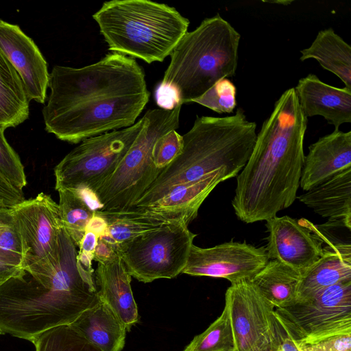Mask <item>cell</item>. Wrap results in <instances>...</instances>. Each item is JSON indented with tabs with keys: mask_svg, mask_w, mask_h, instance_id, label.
I'll use <instances>...</instances> for the list:
<instances>
[{
	"mask_svg": "<svg viewBox=\"0 0 351 351\" xmlns=\"http://www.w3.org/2000/svg\"><path fill=\"white\" fill-rule=\"evenodd\" d=\"M49 87L45 130L74 144L132 126L150 95L135 59L114 52L80 68L54 66Z\"/></svg>",
	"mask_w": 351,
	"mask_h": 351,
	"instance_id": "obj_1",
	"label": "cell"
},
{
	"mask_svg": "<svg viewBox=\"0 0 351 351\" xmlns=\"http://www.w3.org/2000/svg\"><path fill=\"white\" fill-rule=\"evenodd\" d=\"M307 123L295 88L287 89L263 122L252 154L237 176L232 206L239 220L266 221L293 204L304 162Z\"/></svg>",
	"mask_w": 351,
	"mask_h": 351,
	"instance_id": "obj_2",
	"label": "cell"
},
{
	"mask_svg": "<svg viewBox=\"0 0 351 351\" xmlns=\"http://www.w3.org/2000/svg\"><path fill=\"white\" fill-rule=\"evenodd\" d=\"M77 254L62 228L53 274L33 276L25 271L0 284V335L31 341L49 329L71 324L99 301L94 272L78 266Z\"/></svg>",
	"mask_w": 351,
	"mask_h": 351,
	"instance_id": "obj_3",
	"label": "cell"
},
{
	"mask_svg": "<svg viewBox=\"0 0 351 351\" xmlns=\"http://www.w3.org/2000/svg\"><path fill=\"white\" fill-rule=\"evenodd\" d=\"M256 129V123L248 121L241 108L227 117L197 116L191 130L182 135L179 155L160 172L130 208L152 204L173 187L220 169L230 179L237 176L252 154Z\"/></svg>",
	"mask_w": 351,
	"mask_h": 351,
	"instance_id": "obj_4",
	"label": "cell"
},
{
	"mask_svg": "<svg viewBox=\"0 0 351 351\" xmlns=\"http://www.w3.org/2000/svg\"><path fill=\"white\" fill-rule=\"evenodd\" d=\"M93 18L110 51L148 64L170 56L190 24L175 8L149 0L106 1Z\"/></svg>",
	"mask_w": 351,
	"mask_h": 351,
	"instance_id": "obj_5",
	"label": "cell"
},
{
	"mask_svg": "<svg viewBox=\"0 0 351 351\" xmlns=\"http://www.w3.org/2000/svg\"><path fill=\"white\" fill-rule=\"evenodd\" d=\"M240 39L219 14L204 19L176 46L162 82L176 87L182 104L193 102L219 80L235 74Z\"/></svg>",
	"mask_w": 351,
	"mask_h": 351,
	"instance_id": "obj_6",
	"label": "cell"
},
{
	"mask_svg": "<svg viewBox=\"0 0 351 351\" xmlns=\"http://www.w3.org/2000/svg\"><path fill=\"white\" fill-rule=\"evenodd\" d=\"M181 107L146 111L145 125L135 141L114 172L93 193L95 210L125 212L154 182L161 170L153 161L154 145L158 138L179 128Z\"/></svg>",
	"mask_w": 351,
	"mask_h": 351,
	"instance_id": "obj_7",
	"label": "cell"
},
{
	"mask_svg": "<svg viewBox=\"0 0 351 351\" xmlns=\"http://www.w3.org/2000/svg\"><path fill=\"white\" fill-rule=\"evenodd\" d=\"M145 122L144 116L132 126L86 138L55 167V189L92 194L116 170Z\"/></svg>",
	"mask_w": 351,
	"mask_h": 351,
	"instance_id": "obj_8",
	"label": "cell"
},
{
	"mask_svg": "<svg viewBox=\"0 0 351 351\" xmlns=\"http://www.w3.org/2000/svg\"><path fill=\"white\" fill-rule=\"evenodd\" d=\"M197 236L183 223L165 225L117 245L124 266L137 280L148 283L182 274Z\"/></svg>",
	"mask_w": 351,
	"mask_h": 351,
	"instance_id": "obj_9",
	"label": "cell"
},
{
	"mask_svg": "<svg viewBox=\"0 0 351 351\" xmlns=\"http://www.w3.org/2000/svg\"><path fill=\"white\" fill-rule=\"evenodd\" d=\"M274 311L290 336L300 344L351 334V280Z\"/></svg>",
	"mask_w": 351,
	"mask_h": 351,
	"instance_id": "obj_10",
	"label": "cell"
},
{
	"mask_svg": "<svg viewBox=\"0 0 351 351\" xmlns=\"http://www.w3.org/2000/svg\"><path fill=\"white\" fill-rule=\"evenodd\" d=\"M228 306L236 351H283L287 332L278 318L274 306L248 280L227 289Z\"/></svg>",
	"mask_w": 351,
	"mask_h": 351,
	"instance_id": "obj_11",
	"label": "cell"
},
{
	"mask_svg": "<svg viewBox=\"0 0 351 351\" xmlns=\"http://www.w3.org/2000/svg\"><path fill=\"white\" fill-rule=\"evenodd\" d=\"M27 247L25 271L33 276H50L59 261L62 229L58 205L44 193L10 207Z\"/></svg>",
	"mask_w": 351,
	"mask_h": 351,
	"instance_id": "obj_12",
	"label": "cell"
},
{
	"mask_svg": "<svg viewBox=\"0 0 351 351\" xmlns=\"http://www.w3.org/2000/svg\"><path fill=\"white\" fill-rule=\"evenodd\" d=\"M265 247L233 241L212 247L192 245L182 274L221 278L231 284L250 280L269 261Z\"/></svg>",
	"mask_w": 351,
	"mask_h": 351,
	"instance_id": "obj_13",
	"label": "cell"
},
{
	"mask_svg": "<svg viewBox=\"0 0 351 351\" xmlns=\"http://www.w3.org/2000/svg\"><path fill=\"white\" fill-rule=\"evenodd\" d=\"M307 221L287 215L266 220L269 235L265 249L269 260H277L301 274L318 261L323 254V243Z\"/></svg>",
	"mask_w": 351,
	"mask_h": 351,
	"instance_id": "obj_14",
	"label": "cell"
},
{
	"mask_svg": "<svg viewBox=\"0 0 351 351\" xmlns=\"http://www.w3.org/2000/svg\"><path fill=\"white\" fill-rule=\"evenodd\" d=\"M0 49L19 75L29 101L44 104L49 73L34 41L19 25L0 19Z\"/></svg>",
	"mask_w": 351,
	"mask_h": 351,
	"instance_id": "obj_15",
	"label": "cell"
},
{
	"mask_svg": "<svg viewBox=\"0 0 351 351\" xmlns=\"http://www.w3.org/2000/svg\"><path fill=\"white\" fill-rule=\"evenodd\" d=\"M228 179L225 170L220 169L197 180L173 187L152 204L128 210L149 219L168 223H183L189 226L197 217L199 207L211 191L220 182Z\"/></svg>",
	"mask_w": 351,
	"mask_h": 351,
	"instance_id": "obj_16",
	"label": "cell"
},
{
	"mask_svg": "<svg viewBox=\"0 0 351 351\" xmlns=\"http://www.w3.org/2000/svg\"><path fill=\"white\" fill-rule=\"evenodd\" d=\"M308 150L300 180L306 191L351 168V131L335 130L311 144Z\"/></svg>",
	"mask_w": 351,
	"mask_h": 351,
	"instance_id": "obj_17",
	"label": "cell"
},
{
	"mask_svg": "<svg viewBox=\"0 0 351 351\" xmlns=\"http://www.w3.org/2000/svg\"><path fill=\"white\" fill-rule=\"evenodd\" d=\"M294 88L307 118L322 116L335 130L351 123V89L327 84L313 73L299 80Z\"/></svg>",
	"mask_w": 351,
	"mask_h": 351,
	"instance_id": "obj_18",
	"label": "cell"
},
{
	"mask_svg": "<svg viewBox=\"0 0 351 351\" xmlns=\"http://www.w3.org/2000/svg\"><path fill=\"white\" fill-rule=\"evenodd\" d=\"M327 218V228H351V168L339 173L296 197Z\"/></svg>",
	"mask_w": 351,
	"mask_h": 351,
	"instance_id": "obj_19",
	"label": "cell"
},
{
	"mask_svg": "<svg viewBox=\"0 0 351 351\" xmlns=\"http://www.w3.org/2000/svg\"><path fill=\"white\" fill-rule=\"evenodd\" d=\"M94 278L99 300L129 331L138 322V312L131 288V276L120 256L105 263H98Z\"/></svg>",
	"mask_w": 351,
	"mask_h": 351,
	"instance_id": "obj_20",
	"label": "cell"
},
{
	"mask_svg": "<svg viewBox=\"0 0 351 351\" xmlns=\"http://www.w3.org/2000/svg\"><path fill=\"white\" fill-rule=\"evenodd\" d=\"M322 256L301 274L298 302L308 300L320 291L351 280V244L326 241Z\"/></svg>",
	"mask_w": 351,
	"mask_h": 351,
	"instance_id": "obj_21",
	"label": "cell"
},
{
	"mask_svg": "<svg viewBox=\"0 0 351 351\" xmlns=\"http://www.w3.org/2000/svg\"><path fill=\"white\" fill-rule=\"evenodd\" d=\"M70 325L101 351H121L125 346L126 328L101 300Z\"/></svg>",
	"mask_w": 351,
	"mask_h": 351,
	"instance_id": "obj_22",
	"label": "cell"
},
{
	"mask_svg": "<svg viewBox=\"0 0 351 351\" xmlns=\"http://www.w3.org/2000/svg\"><path fill=\"white\" fill-rule=\"evenodd\" d=\"M301 61L316 60L351 89V47L329 27L319 31L310 47L300 51Z\"/></svg>",
	"mask_w": 351,
	"mask_h": 351,
	"instance_id": "obj_23",
	"label": "cell"
},
{
	"mask_svg": "<svg viewBox=\"0 0 351 351\" xmlns=\"http://www.w3.org/2000/svg\"><path fill=\"white\" fill-rule=\"evenodd\" d=\"M300 278L298 271L277 260H269L250 281L276 308L297 302Z\"/></svg>",
	"mask_w": 351,
	"mask_h": 351,
	"instance_id": "obj_24",
	"label": "cell"
},
{
	"mask_svg": "<svg viewBox=\"0 0 351 351\" xmlns=\"http://www.w3.org/2000/svg\"><path fill=\"white\" fill-rule=\"evenodd\" d=\"M29 105L19 75L0 49V129L23 123L29 117Z\"/></svg>",
	"mask_w": 351,
	"mask_h": 351,
	"instance_id": "obj_25",
	"label": "cell"
},
{
	"mask_svg": "<svg viewBox=\"0 0 351 351\" xmlns=\"http://www.w3.org/2000/svg\"><path fill=\"white\" fill-rule=\"evenodd\" d=\"M27 247L10 208H0V284L25 271Z\"/></svg>",
	"mask_w": 351,
	"mask_h": 351,
	"instance_id": "obj_26",
	"label": "cell"
},
{
	"mask_svg": "<svg viewBox=\"0 0 351 351\" xmlns=\"http://www.w3.org/2000/svg\"><path fill=\"white\" fill-rule=\"evenodd\" d=\"M57 191L59 194L58 212L62 228L75 245L79 247L95 210L77 191L60 189Z\"/></svg>",
	"mask_w": 351,
	"mask_h": 351,
	"instance_id": "obj_27",
	"label": "cell"
},
{
	"mask_svg": "<svg viewBox=\"0 0 351 351\" xmlns=\"http://www.w3.org/2000/svg\"><path fill=\"white\" fill-rule=\"evenodd\" d=\"M95 213L106 222V231L99 237L111 243L114 247L142 234L170 224L128 212L103 213L95 210Z\"/></svg>",
	"mask_w": 351,
	"mask_h": 351,
	"instance_id": "obj_28",
	"label": "cell"
},
{
	"mask_svg": "<svg viewBox=\"0 0 351 351\" xmlns=\"http://www.w3.org/2000/svg\"><path fill=\"white\" fill-rule=\"evenodd\" d=\"M182 351H236L228 306L203 332L193 337Z\"/></svg>",
	"mask_w": 351,
	"mask_h": 351,
	"instance_id": "obj_29",
	"label": "cell"
},
{
	"mask_svg": "<svg viewBox=\"0 0 351 351\" xmlns=\"http://www.w3.org/2000/svg\"><path fill=\"white\" fill-rule=\"evenodd\" d=\"M31 342L35 351H101L70 324L49 329Z\"/></svg>",
	"mask_w": 351,
	"mask_h": 351,
	"instance_id": "obj_30",
	"label": "cell"
},
{
	"mask_svg": "<svg viewBox=\"0 0 351 351\" xmlns=\"http://www.w3.org/2000/svg\"><path fill=\"white\" fill-rule=\"evenodd\" d=\"M237 89L234 84L224 78L193 102L205 106L217 113H230L237 106Z\"/></svg>",
	"mask_w": 351,
	"mask_h": 351,
	"instance_id": "obj_31",
	"label": "cell"
},
{
	"mask_svg": "<svg viewBox=\"0 0 351 351\" xmlns=\"http://www.w3.org/2000/svg\"><path fill=\"white\" fill-rule=\"evenodd\" d=\"M0 173L14 187L23 191L27 185L24 167L16 152L8 143L0 129Z\"/></svg>",
	"mask_w": 351,
	"mask_h": 351,
	"instance_id": "obj_32",
	"label": "cell"
},
{
	"mask_svg": "<svg viewBox=\"0 0 351 351\" xmlns=\"http://www.w3.org/2000/svg\"><path fill=\"white\" fill-rule=\"evenodd\" d=\"M182 144V136L176 130H171L158 138L152 151L155 166L162 171L179 155Z\"/></svg>",
	"mask_w": 351,
	"mask_h": 351,
	"instance_id": "obj_33",
	"label": "cell"
},
{
	"mask_svg": "<svg viewBox=\"0 0 351 351\" xmlns=\"http://www.w3.org/2000/svg\"><path fill=\"white\" fill-rule=\"evenodd\" d=\"M300 351H351V334L333 336L310 344L298 343Z\"/></svg>",
	"mask_w": 351,
	"mask_h": 351,
	"instance_id": "obj_34",
	"label": "cell"
},
{
	"mask_svg": "<svg viewBox=\"0 0 351 351\" xmlns=\"http://www.w3.org/2000/svg\"><path fill=\"white\" fill-rule=\"evenodd\" d=\"M99 236L90 230H86L79 245L77 263L86 271L94 272L92 261Z\"/></svg>",
	"mask_w": 351,
	"mask_h": 351,
	"instance_id": "obj_35",
	"label": "cell"
},
{
	"mask_svg": "<svg viewBox=\"0 0 351 351\" xmlns=\"http://www.w3.org/2000/svg\"><path fill=\"white\" fill-rule=\"evenodd\" d=\"M155 101L159 108L171 110L178 106H182L179 90L173 85L160 82L154 91Z\"/></svg>",
	"mask_w": 351,
	"mask_h": 351,
	"instance_id": "obj_36",
	"label": "cell"
},
{
	"mask_svg": "<svg viewBox=\"0 0 351 351\" xmlns=\"http://www.w3.org/2000/svg\"><path fill=\"white\" fill-rule=\"evenodd\" d=\"M24 199L23 191L11 185L0 173V208H10Z\"/></svg>",
	"mask_w": 351,
	"mask_h": 351,
	"instance_id": "obj_37",
	"label": "cell"
},
{
	"mask_svg": "<svg viewBox=\"0 0 351 351\" xmlns=\"http://www.w3.org/2000/svg\"><path fill=\"white\" fill-rule=\"evenodd\" d=\"M114 246L106 239L99 237L95 247L93 261L105 263L118 256Z\"/></svg>",
	"mask_w": 351,
	"mask_h": 351,
	"instance_id": "obj_38",
	"label": "cell"
},
{
	"mask_svg": "<svg viewBox=\"0 0 351 351\" xmlns=\"http://www.w3.org/2000/svg\"><path fill=\"white\" fill-rule=\"evenodd\" d=\"M269 2L270 3H280V4L287 5L290 3H291L293 1H269Z\"/></svg>",
	"mask_w": 351,
	"mask_h": 351,
	"instance_id": "obj_39",
	"label": "cell"
}]
</instances>
